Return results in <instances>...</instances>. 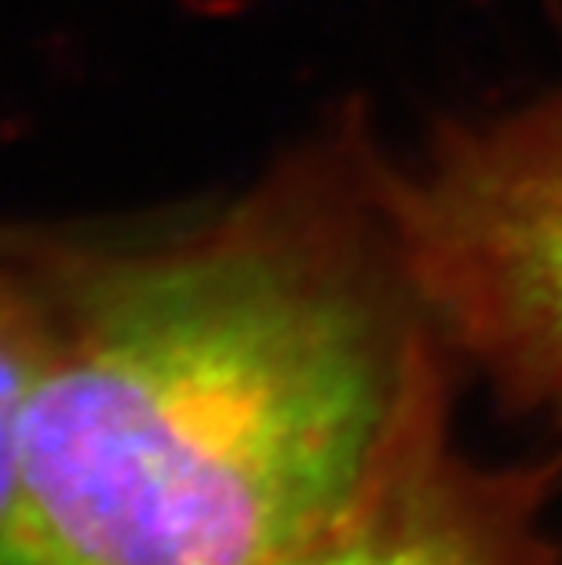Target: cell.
<instances>
[{
  "label": "cell",
  "mask_w": 562,
  "mask_h": 565,
  "mask_svg": "<svg viewBox=\"0 0 562 565\" xmlns=\"http://www.w3.org/2000/svg\"><path fill=\"white\" fill-rule=\"evenodd\" d=\"M384 209L438 347L541 419L562 467V84L384 164Z\"/></svg>",
  "instance_id": "7a4b0ae2"
},
{
  "label": "cell",
  "mask_w": 562,
  "mask_h": 565,
  "mask_svg": "<svg viewBox=\"0 0 562 565\" xmlns=\"http://www.w3.org/2000/svg\"><path fill=\"white\" fill-rule=\"evenodd\" d=\"M41 347V288L26 234H0V529H4L26 391Z\"/></svg>",
  "instance_id": "277c9868"
},
{
  "label": "cell",
  "mask_w": 562,
  "mask_h": 565,
  "mask_svg": "<svg viewBox=\"0 0 562 565\" xmlns=\"http://www.w3.org/2000/svg\"><path fill=\"white\" fill-rule=\"evenodd\" d=\"M442 405L438 369L354 497L274 565H552L533 519L544 478L464 463Z\"/></svg>",
  "instance_id": "3957f363"
},
{
  "label": "cell",
  "mask_w": 562,
  "mask_h": 565,
  "mask_svg": "<svg viewBox=\"0 0 562 565\" xmlns=\"http://www.w3.org/2000/svg\"><path fill=\"white\" fill-rule=\"evenodd\" d=\"M26 242L41 347L0 565L282 562L442 369L347 125L161 242Z\"/></svg>",
  "instance_id": "6da1fadb"
}]
</instances>
